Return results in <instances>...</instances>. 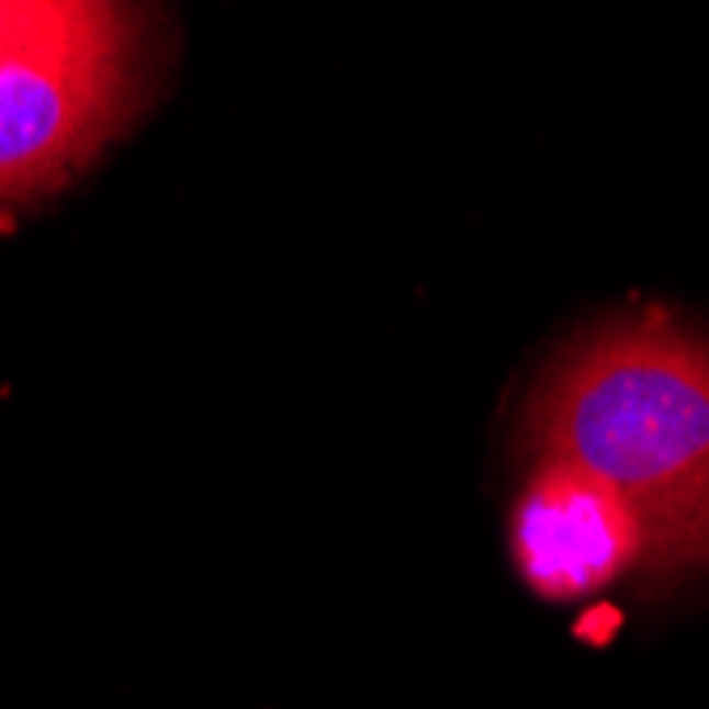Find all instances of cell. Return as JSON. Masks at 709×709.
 <instances>
[{"instance_id": "3957f363", "label": "cell", "mask_w": 709, "mask_h": 709, "mask_svg": "<svg viewBox=\"0 0 709 709\" xmlns=\"http://www.w3.org/2000/svg\"><path fill=\"white\" fill-rule=\"evenodd\" d=\"M510 552L544 599H582L654 565L645 527L612 488L540 454L510 506Z\"/></svg>"}, {"instance_id": "7a4b0ae2", "label": "cell", "mask_w": 709, "mask_h": 709, "mask_svg": "<svg viewBox=\"0 0 709 709\" xmlns=\"http://www.w3.org/2000/svg\"><path fill=\"white\" fill-rule=\"evenodd\" d=\"M145 13L0 0V204L65 183L128 120L145 81Z\"/></svg>"}, {"instance_id": "6da1fadb", "label": "cell", "mask_w": 709, "mask_h": 709, "mask_svg": "<svg viewBox=\"0 0 709 709\" xmlns=\"http://www.w3.org/2000/svg\"><path fill=\"white\" fill-rule=\"evenodd\" d=\"M527 447L612 488L650 561H709V340L663 311L586 331L540 383Z\"/></svg>"}]
</instances>
